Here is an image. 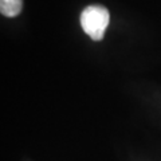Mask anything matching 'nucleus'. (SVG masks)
<instances>
[{"label": "nucleus", "mask_w": 161, "mask_h": 161, "mask_svg": "<svg viewBox=\"0 0 161 161\" xmlns=\"http://www.w3.org/2000/svg\"><path fill=\"white\" fill-rule=\"evenodd\" d=\"M110 22V14L103 6H89L80 14V26L93 40L103 39Z\"/></svg>", "instance_id": "f257e3e1"}, {"label": "nucleus", "mask_w": 161, "mask_h": 161, "mask_svg": "<svg viewBox=\"0 0 161 161\" xmlns=\"http://www.w3.org/2000/svg\"><path fill=\"white\" fill-rule=\"evenodd\" d=\"M23 0H0V12L7 18H15L22 12Z\"/></svg>", "instance_id": "f03ea898"}]
</instances>
